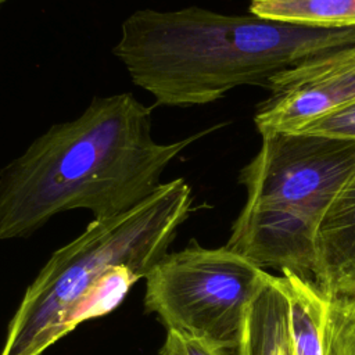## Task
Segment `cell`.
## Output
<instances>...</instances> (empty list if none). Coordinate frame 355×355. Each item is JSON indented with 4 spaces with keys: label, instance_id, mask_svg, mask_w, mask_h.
Listing matches in <instances>:
<instances>
[{
    "label": "cell",
    "instance_id": "7c38bea8",
    "mask_svg": "<svg viewBox=\"0 0 355 355\" xmlns=\"http://www.w3.org/2000/svg\"><path fill=\"white\" fill-rule=\"evenodd\" d=\"M159 355H229L202 340L184 336L175 330H168Z\"/></svg>",
    "mask_w": 355,
    "mask_h": 355
},
{
    "label": "cell",
    "instance_id": "9c48e42d",
    "mask_svg": "<svg viewBox=\"0 0 355 355\" xmlns=\"http://www.w3.org/2000/svg\"><path fill=\"white\" fill-rule=\"evenodd\" d=\"M236 355H295L287 298L273 275L250 308Z\"/></svg>",
    "mask_w": 355,
    "mask_h": 355
},
{
    "label": "cell",
    "instance_id": "52a82bcc",
    "mask_svg": "<svg viewBox=\"0 0 355 355\" xmlns=\"http://www.w3.org/2000/svg\"><path fill=\"white\" fill-rule=\"evenodd\" d=\"M276 280L287 298L295 355H355V298L291 272Z\"/></svg>",
    "mask_w": 355,
    "mask_h": 355
},
{
    "label": "cell",
    "instance_id": "8992f818",
    "mask_svg": "<svg viewBox=\"0 0 355 355\" xmlns=\"http://www.w3.org/2000/svg\"><path fill=\"white\" fill-rule=\"evenodd\" d=\"M254 123L262 135L295 132L355 100V44L311 57L273 75Z\"/></svg>",
    "mask_w": 355,
    "mask_h": 355
},
{
    "label": "cell",
    "instance_id": "ba28073f",
    "mask_svg": "<svg viewBox=\"0 0 355 355\" xmlns=\"http://www.w3.org/2000/svg\"><path fill=\"white\" fill-rule=\"evenodd\" d=\"M315 255L313 280L329 293L355 298V173L318 226Z\"/></svg>",
    "mask_w": 355,
    "mask_h": 355
},
{
    "label": "cell",
    "instance_id": "8fae6325",
    "mask_svg": "<svg viewBox=\"0 0 355 355\" xmlns=\"http://www.w3.org/2000/svg\"><path fill=\"white\" fill-rule=\"evenodd\" d=\"M291 133L355 140V100L305 123Z\"/></svg>",
    "mask_w": 355,
    "mask_h": 355
},
{
    "label": "cell",
    "instance_id": "3957f363",
    "mask_svg": "<svg viewBox=\"0 0 355 355\" xmlns=\"http://www.w3.org/2000/svg\"><path fill=\"white\" fill-rule=\"evenodd\" d=\"M193 202L190 184L176 178L132 209L93 219L26 288L0 355H42L79 323L111 312L168 254Z\"/></svg>",
    "mask_w": 355,
    "mask_h": 355
},
{
    "label": "cell",
    "instance_id": "6da1fadb",
    "mask_svg": "<svg viewBox=\"0 0 355 355\" xmlns=\"http://www.w3.org/2000/svg\"><path fill=\"white\" fill-rule=\"evenodd\" d=\"M153 110L133 93L96 96L78 118L36 137L0 169V240L26 237L69 209L94 219L132 209L162 184L173 158L215 129L158 143Z\"/></svg>",
    "mask_w": 355,
    "mask_h": 355
},
{
    "label": "cell",
    "instance_id": "30bf717a",
    "mask_svg": "<svg viewBox=\"0 0 355 355\" xmlns=\"http://www.w3.org/2000/svg\"><path fill=\"white\" fill-rule=\"evenodd\" d=\"M250 12L311 28H355V0H251Z\"/></svg>",
    "mask_w": 355,
    "mask_h": 355
},
{
    "label": "cell",
    "instance_id": "5b68a950",
    "mask_svg": "<svg viewBox=\"0 0 355 355\" xmlns=\"http://www.w3.org/2000/svg\"><path fill=\"white\" fill-rule=\"evenodd\" d=\"M270 277L226 247L211 250L193 241L166 254L147 275L144 304L166 330L236 354L250 308Z\"/></svg>",
    "mask_w": 355,
    "mask_h": 355
},
{
    "label": "cell",
    "instance_id": "4fadbf2b",
    "mask_svg": "<svg viewBox=\"0 0 355 355\" xmlns=\"http://www.w3.org/2000/svg\"><path fill=\"white\" fill-rule=\"evenodd\" d=\"M4 1H7V0H0V4H3Z\"/></svg>",
    "mask_w": 355,
    "mask_h": 355
},
{
    "label": "cell",
    "instance_id": "277c9868",
    "mask_svg": "<svg viewBox=\"0 0 355 355\" xmlns=\"http://www.w3.org/2000/svg\"><path fill=\"white\" fill-rule=\"evenodd\" d=\"M355 173V140L276 132L262 135L240 171L247 201L226 248L259 266L313 280L318 226Z\"/></svg>",
    "mask_w": 355,
    "mask_h": 355
},
{
    "label": "cell",
    "instance_id": "7a4b0ae2",
    "mask_svg": "<svg viewBox=\"0 0 355 355\" xmlns=\"http://www.w3.org/2000/svg\"><path fill=\"white\" fill-rule=\"evenodd\" d=\"M355 44V28L320 29L190 6L137 10L121 26L114 55L153 107L216 101L243 85H262L311 57Z\"/></svg>",
    "mask_w": 355,
    "mask_h": 355
}]
</instances>
